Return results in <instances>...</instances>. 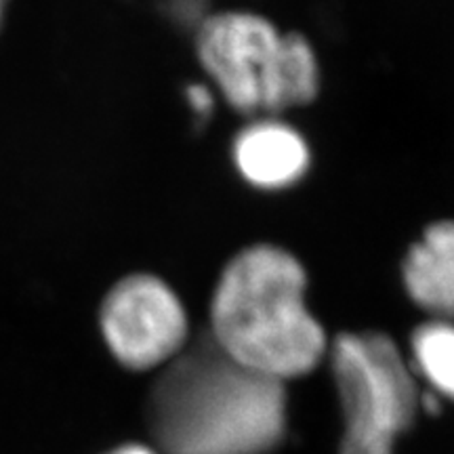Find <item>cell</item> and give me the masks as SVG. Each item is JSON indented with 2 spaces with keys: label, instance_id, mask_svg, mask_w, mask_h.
I'll list each match as a JSON object with an SVG mask.
<instances>
[{
  "label": "cell",
  "instance_id": "cell-3",
  "mask_svg": "<svg viewBox=\"0 0 454 454\" xmlns=\"http://www.w3.org/2000/svg\"><path fill=\"white\" fill-rule=\"evenodd\" d=\"M196 49L227 104L247 116L278 114L316 99L320 72L308 38L280 34L265 17L240 11L207 17Z\"/></svg>",
  "mask_w": 454,
  "mask_h": 454
},
{
  "label": "cell",
  "instance_id": "cell-4",
  "mask_svg": "<svg viewBox=\"0 0 454 454\" xmlns=\"http://www.w3.org/2000/svg\"><path fill=\"white\" fill-rule=\"evenodd\" d=\"M333 374L345 412L340 454H394L417 417V383L387 334H339Z\"/></svg>",
  "mask_w": 454,
  "mask_h": 454
},
{
  "label": "cell",
  "instance_id": "cell-2",
  "mask_svg": "<svg viewBox=\"0 0 454 454\" xmlns=\"http://www.w3.org/2000/svg\"><path fill=\"white\" fill-rule=\"evenodd\" d=\"M308 278L282 248L259 244L227 263L211 303V337L238 364L288 381L311 372L326 334L305 305Z\"/></svg>",
  "mask_w": 454,
  "mask_h": 454
},
{
  "label": "cell",
  "instance_id": "cell-12",
  "mask_svg": "<svg viewBox=\"0 0 454 454\" xmlns=\"http://www.w3.org/2000/svg\"><path fill=\"white\" fill-rule=\"evenodd\" d=\"M4 4H7V0H0V21H3V13H4Z\"/></svg>",
  "mask_w": 454,
  "mask_h": 454
},
{
  "label": "cell",
  "instance_id": "cell-5",
  "mask_svg": "<svg viewBox=\"0 0 454 454\" xmlns=\"http://www.w3.org/2000/svg\"><path fill=\"white\" fill-rule=\"evenodd\" d=\"M107 348L130 371L168 364L187 340V316L173 288L154 276L124 278L101 305Z\"/></svg>",
  "mask_w": 454,
  "mask_h": 454
},
{
  "label": "cell",
  "instance_id": "cell-10",
  "mask_svg": "<svg viewBox=\"0 0 454 454\" xmlns=\"http://www.w3.org/2000/svg\"><path fill=\"white\" fill-rule=\"evenodd\" d=\"M110 454H156V452L150 450V448H144V446H124V448H118V450H114Z\"/></svg>",
  "mask_w": 454,
  "mask_h": 454
},
{
  "label": "cell",
  "instance_id": "cell-8",
  "mask_svg": "<svg viewBox=\"0 0 454 454\" xmlns=\"http://www.w3.org/2000/svg\"><path fill=\"white\" fill-rule=\"evenodd\" d=\"M412 354L431 387L454 400V325L434 320L419 326L412 334Z\"/></svg>",
  "mask_w": 454,
  "mask_h": 454
},
{
  "label": "cell",
  "instance_id": "cell-6",
  "mask_svg": "<svg viewBox=\"0 0 454 454\" xmlns=\"http://www.w3.org/2000/svg\"><path fill=\"white\" fill-rule=\"evenodd\" d=\"M234 158L248 184L278 190L303 177L309 164V150L303 137L288 124L263 121L238 133Z\"/></svg>",
  "mask_w": 454,
  "mask_h": 454
},
{
  "label": "cell",
  "instance_id": "cell-7",
  "mask_svg": "<svg viewBox=\"0 0 454 454\" xmlns=\"http://www.w3.org/2000/svg\"><path fill=\"white\" fill-rule=\"evenodd\" d=\"M404 284L419 308L438 320L454 317V221L431 225L408 251Z\"/></svg>",
  "mask_w": 454,
  "mask_h": 454
},
{
  "label": "cell",
  "instance_id": "cell-11",
  "mask_svg": "<svg viewBox=\"0 0 454 454\" xmlns=\"http://www.w3.org/2000/svg\"><path fill=\"white\" fill-rule=\"evenodd\" d=\"M425 408H427L429 412H438L440 411V400H435L434 395H427V397H425Z\"/></svg>",
  "mask_w": 454,
  "mask_h": 454
},
{
  "label": "cell",
  "instance_id": "cell-9",
  "mask_svg": "<svg viewBox=\"0 0 454 454\" xmlns=\"http://www.w3.org/2000/svg\"><path fill=\"white\" fill-rule=\"evenodd\" d=\"M187 99H190V106L194 107V112L200 118H208L213 112V95L207 87H200V84H194V87L187 89Z\"/></svg>",
  "mask_w": 454,
  "mask_h": 454
},
{
  "label": "cell",
  "instance_id": "cell-1",
  "mask_svg": "<svg viewBox=\"0 0 454 454\" xmlns=\"http://www.w3.org/2000/svg\"><path fill=\"white\" fill-rule=\"evenodd\" d=\"M147 425L164 454H270L284 438L286 391L200 334L158 374Z\"/></svg>",
  "mask_w": 454,
  "mask_h": 454
}]
</instances>
